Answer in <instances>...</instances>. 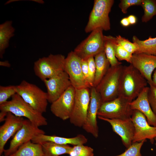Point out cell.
Masks as SVG:
<instances>
[{
    "label": "cell",
    "mask_w": 156,
    "mask_h": 156,
    "mask_svg": "<svg viewBox=\"0 0 156 156\" xmlns=\"http://www.w3.org/2000/svg\"><path fill=\"white\" fill-rule=\"evenodd\" d=\"M149 87H145L138 96L130 103L133 110H137L144 114L146 118L148 124L156 127V115L153 112L148 99Z\"/></svg>",
    "instance_id": "19"
},
{
    "label": "cell",
    "mask_w": 156,
    "mask_h": 156,
    "mask_svg": "<svg viewBox=\"0 0 156 156\" xmlns=\"http://www.w3.org/2000/svg\"><path fill=\"white\" fill-rule=\"evenodd\" d=\"M90 88L75 89V102L71 116L70 122L75 126L82 127L86 117L90 103Z\"/></svg>",
    "instance_id": "10"
},
{
    "label": "cell",
    "mask_w": 156,
    "mask_h": 156,
    "mask_svg": "<svg viewBox=\"0 0 156 156\" xmlns=\"http://www.w3.org/2000/svg\"><path fill=\"white\" fill-rule=\"evenodd\" d=\"M65 58L61 54H50L39 59L34 63L35 75L43 81L65 71Z\"/></svg>",
    "instance_id": "6"
},
{
    "label": "cell",
    "mask_w": 156,
    "mask_h": 156,
    "mask_svg": "<svg viewBox=\"0 0 156 156\" xmlns=\"http://www.w3.org/2000/svg\"><path fill=\"white\" fill-rule=\"evenodd\" d=\"M97 117L100 119L110 124L113 131L121 137L123 144L127 148L132 144L135 129L131 118L126 119H120Z\"/></svg>",
    "instance_id": "16"
},
{
    "label": "cell",
    "mask_w": 156,
    "mask_h": 156,
    "mask_svg": "<svg viewBox=\"0 0 156 156\" xmlns=\"http://www.w3.org/2000/svg\"><path fill=\"white\" fill-rule=\"evenodd\" d=\"M143 0H121L118 6L123 14L127 13L128 8L135 5H141Z\"/></svg>",
    "instance_id": "34"
},
{
    "label": "cell",
    "mask_w": 156,
    "mask_h": 156,
    "mask_svg": "<svg viewBox=\"0 0 156 156\" xmlns=\"http://www.w3.org/2000/svg\"><path fill=\"white\" fill-rule=\"evenodd\" d=\"M0 65L1 66L8 67L10 66V64L8 61H1Z\"/></svg>",
    "instance_id": "40"
},
{
    "label": "cell",
    "mask_w": 156,
    "mask_h": 156,
    "mask_svg": "<svg viewBox=\"0 0 156 156\" xmlns=\"http://www.w3.org/2000/svg\"><path fill=\"white\" fill-rule=\"evenodd\" d=\"M132 40L138 47V50L135 53H144L156 55V37L152 38L150 36L147 39L141 40L134 36Z\"/></svg>",
    "instance_id": "25"
},
{
    "label": "cell",
    "mask_w": 156,
    "mask_h": 156,
    "mask_svg": "<svg viewBox=\"0 0 156 156\" xmlns=\"http://www.w3.org/2000/svg\"><path fill=\"white\" fill-rule=\"evenodd\" d=\"M152 79L153 82V85L156 87V68L153 72L152 76Z\"/></svg>",
    "instance_id": "39"
},
{
    "label": "cell",
    "mask_w": 156,
    "mask_h": 156,
    "mask_svg": "<svg viewBox=\"0 0 156 156\" xmlns=\"http://www.w3.org/2000/svg\"><path fill=\"white\" fill-rule=\"evenodd\" d=\"M130 64L140 73L149 85H153L152 75L156 68V55L134 53L132 55Z\"/></svg>",
    "instance_id": "17"
},
{
    "label": "cell",
    "mask_w": 156,
    "mask_h": 156,
    "mask_svg": "<svg viewBox=\"0 0 156 156\" xmlns=\"http://www.w3.org/2000/svg\"><path fill=\"white\" fill-rule=\"evenodd\" d=\"M0 110L6 113L11 112L17 116L25 117L38 127L48 124L42 114L34 109L17 93L10 100L0 105Z\"/></svg>",
    "instance_id": "2"
},
{
    "label": "cell",
    "mask_w": 156,
    "mask_h": 156,
    "mask_svg": "<svg viewBox=\"0 0 156 156\" xmlns=\"http://www.w3.org/2000/svg\"><path fill=\"white\" fill-rule=\"evenodd\" d=\"M131 119L135 129L132 143L148 139L153 144L156 138V127L150 125L144 115L137 110H133Z\"/></svg>",
    "instance_id": "13"
},
{
    "label": "cell",
    "mask_w": 156,
    "mask_h": 156,
    "mask_svg": "<svg viewBox=\"0 0 156 156\" xmlns=\"http://www.w3.org/2000/svg\"><path fill=\"white\" fill-rule=\"evenodd\" d=\"M113 0H95L85 28L86 33L91 32L98 28L103 30L110 29L109 14L114 3Z\"/></svg>",
    "instance_id": "3"
},
{
    "label": "cell",
    "mask_w": 156,
    "mask_h": 156,
    "mask_svg": "<svg viewBox=\"0 0 156 156\" xmlns=\"http://www.w3.org/2000/svg\"><path fill=\"white\" fill-rule=\"evenodd\" d=\"M75 89L70 86L57 100L51 103V111L56 117L63 120L69 119L73 110Z\"/></svg>",
    "instance_id": "12"
},
{
    "label": "cell",
    "mask_w": 156,
    "mask_h": 156,
    "mask_svg": "<svg viewBox=\"0 0 156 156\" xmlns=\"http://www.w3.org/2000/svg\"><path fill=\"white\" fill-rule=\"evenodd\" d=\"M148 82L131 64L123 66L121 74L118 96L131 102L147 87Z\"/></svg>",
    "instance_id": "1"
},
{
    "label": "cell",
    "mask_w": 156,
    "mask_h": 156,
    "mask_svg": "<svg viewBox=\"0 0 156 156\" xmlns=\"http://www.w3.org/2000/svg\"><path fill=\"white\" fill-rule=\"evenodd\" d=\"M90 89V98L85 121L82 126L83 129L96 138L99 136V128L97 117L102 102L95 87Z\"/></svg>",
    "instance_id": "14"
},
{
    "label": "cell",
    "mask_w": 156,
    "mask_h": 156,
    "mask_svg": "<svg viewBox=\"0 0 156 156\" xmlns=\"http://www.w3.org/2000/svg\"><path fill=\"white\" fill-rule=\"evenodd\" d=\"M114 37L111 36H104V51L111 66L122 64L116 57L114 46Z\"/></svg>",
    "instance_id": "26"
},
{
    "label": "cell",
    "mask_w": 156,
    "mask_h": 156,
    "mask_svg": "<svg viewBox=\"0 0 156 156\" xmlns=\"http://www.w3.org/2000/svg\"><path fill=\"white\" fill-rule=\"evenodd\" d=\"M68 155L69 156H94V150L84 144L73 146Z\"/></svg>",
    "instance_id": "28"
},
{
    "label": "cell",
    "mask_w": 156,
    "mask_h": 156,
    "mask_svg": "<svg viewBox=\"0 0 156 156\" xmlns=\"http://www.w3.org/2000/svg\"><path fill=\"white\" fill-rule=\"evenodd\" d=\"M141 6L144 10L142 22L146 23L156 16V0H143Z\"/></svg>",
    "instance_id": "27"
},
{
    "label": "cell",
    "mask_w": 156,
    "mask_h": 156,
    "mask_svg": "<svg viewBox=\"0 0 156 156\" xmlns=\"http://www.w3.org/2000/svg\"><path fill=\"white\" fill-rule=\"evenodd\" d=\"M120 23L124 27H128L130 25V23L127 17L122 18L120 21Z\"/></svg>",
    "instance_id": "38"
},
{
    "label": "cell",
    "mask_w": 156,
    "mask_h": 156,
    "mask_svg": "<svg viewBox=\"0 0 156 156\" xmlns=\"http://www.w3.org/2000/svg\"><path fill=\"white\" fill-rule=\"evenodd\" d=\"M113 44L115 55L117 60L119 61L125 60L130 64L132 55L129 53L117 42L115 37Z\"/></svg>",
    "instance_id": "29"
},
{
    "label": "cell",
    "mask_w": 156,
    "mask_h": 156,
    "mask_svg": "<svg viewBox=\"0 0 156 156\" xmlns=\"http://www.w3.org/2000/svg\"><path fill=\"white\" fill-rule=\"evenodd\" d=\"M88 66V81L92 88L94 87V83L96 73V65L94 57H91L87 60Z\"/></svg>",
    "instance_id": "33"
},
{
    "label": "cell",
    "mask_w": 156,
    "mask_h": 156,
    "mask_svg": "<svg viewBox=\"0 0 156 156\" xmlns=\"http://www.w3.org/2000/svg\"><path fill=\"white\" fill-rule=\"evenodd\" d=\"M116 38L117 42L129 53L133 55L137 52L138 49L136 44L131 42L120 35L117 36Z\"/></svg>",
    "instance_id": "32"
},
{
    "label": "cell",
    "mask_w": 156,
    "mask_h": 156,
    "mask_svg": "<svg viewBox=\"0 0 156 156\" xmlns=\"http://www.w3.org/2000/svg\"><path fill=\"white\" fill-rule=\"evenodd\" d=\"M81 59L71 51L65 58L64 71L68 74L72 86L75 89L91 87L85 79L81 68Z\"/></svg>",
    "instance_id": "9"
},
{
    "label": "cell",
    "mask_w": 156,
    "mask_h": 156,
    "mask_svg": "<svg viewBox=\"0 0 156 156\" xmlns=\"http://www.w3.org/2000/svg\"><path fill=\"white\" fill-rule=\"evenodd\" d=\"M44 156H59L64 154H69L72 147L69 145L58 144L51 142L41 143Z\"/></svg>",
    "instance_id": "24"
},
{
    "label": "cell",
    "mask_w": 156,
    "mask_h": 156,
    "mask_svg": "<svg viewBox=\"0 0 156 156\" xmlns=\"http://www.w3.org/2000/svg\"><path fill=\"white\" fill-rule=\"evenodd\" d=\"M16 94V86H0V105L7 101V100Z\"/></svg>",
    "instance_id": "31"
},
{
    "label": "cell",
    "mask_w": 156,
    "mask_h": 156,
    "mask_svg": "<svg viewBox=\"0 0 156 156\" xmlns=\"http://www.w3.org/2000/svg\"><path fill=\"white\" fill-rule=\"evenodd\" d=\"M130 102L118 96L111 101L102 103L98 111L97 116L108 119H126L131 118L133 110Z\"/></svg>",
    "instance_id": "7"
},
{
    "label": "cell",
    "mask_w": 156,
    "mask_h": 156,
    "mask_svg": "<svg viewBox=\"0 0 156 156\" xmlns=\"http://www.w3.org/2000/svg\"><path fill=\"white\" fill-rule=\"evenodd\" d=\"M12 21H7L0 25V57L2 58L9 45L10 38L14 35L15 29Z\"/></svg>",
    "instance_id": "22"
},
{
    "label": "cell",
    "mask_w": 156,
    "mask_h": 156,
    "mask_svg": "<svg viewBox=\"0 0 156 156\" xmlns=\"http://www.w3.org/2000/svg\"><path fill=\"white\" fill-rule=\"evenodd\" d=\"M40 134H45V132L29 120L24 119L22 127L11 140L9 148L5 150L4 155L9 156L11 155L23 144L31 141L35 136Z\"/></svg>",
    "instance_id": "11"
},
{
    "label": "cell",
    "mask_w": 156,
    "mask_h": 156,
    "mask_svg": "<svg viewBox=\"0 0 156 156\" xmlns=\"http://www.w3.org/2000/svg\"><path fill=\"white\" fill-rule=\"evenodd\" d=\"M130 25L135 24L137 22L136 17L133 15H130L127 17Z\"/></svg>",
    "instance_id": "37"
},
{
    "label": "cell",
    "mask_w": 156,
    "mask_h": 156,
    "mask_svg": "<svg viewBox=\"0 0 156 156\" xmlns=\"http://www.w3.org/2000/svg\"><path fill=\"white\" fill-rule=\"evenodd\" d=\"M155 141H156V142L155 144V146H156V138H155Z\"/></svg>",
    "instance_id": "41"
},
{
    "label": "cell",
    "mask_w": 156,
    "mask_h": 156,
    "mask_svg": "<svg viewBox=\"0 0 156 156\" xmlns=\"http://www.w3.org/2000/svg\"><path fill=\"white\" fill-rule=\"evenodd\" d=\"M121 64L110 66L107 72L95 87L100 95L102 103L111 101L118 96Z\"/></svg>",
    "instance_id": "5"
},
{
    "label": "cell",
    "mask_w": 156,
    "mask_h": 156,
    "mask_svg": "<svg viewBox=\"0 0 156 156\" xmlns=\"http://www.w3.org/2000/svg\"><path fill=\"white\" fill-rule=\"evenodd\" d=\"M96 73L94 87H96L106 74L110 67L104 51L96 55L94 57Z\"/></svg>",
    "instance_id": "21"
},
{
    "label": "cell",
    "mask_w": 156,
    "mask_h": 156,
    "mask_svg": "<svg viewBox=\"0 0 156 156\" xmlns=\"http://www.w3.org/2000/svg\"><path fill=\"white\" fill-rule=\"evenodd\" d=\"M103 30L95 29L74 49L73 51L81 59L87 60L91 57L104 51V36Z\"/></svg>",
    "instance_id": "8"
},
{
    "label": "cell",
    "mask_w": 156,
    "mask_h": 156,
    "mask_svg": "<svg viewBox=\"0 0 156 156\" xmlns=\"http://www.w3.org/2000/svg\"><path fill=\"white\" fill-rule=\"evenodd\" d=\"M81 69L84 76L86 80L89 83L88 81V66L87 60L81 59Z\"/></svg>",
    "instance_id": "36"
},
{
    "label": "cell",
    "mask_w": 156,
    "mask_h": 156,
    "mask_svg": "<svg viewBox=\"0 0 156 156\" xmlns=\"http://www.w3.org/2000/svg\"><path fill=\"white\" fill-rule=\"evenodd\" d=\"M24 119L17 116L11 112H8L4 122L0 127V155L5 150L4 146L8 141L14 136L22 127Z\"/></svg>",
    "instance_id": "18"
},
{
    "label": "cell",
    "mask_w": 156,
    "mask_h": 156,
    "mask_svg": "<svg viewBox=\"0 0 156 156\" xmlns=\"http://www.w3.org/2000/svg\"><path fill=\"white\" fill-rule=\"evenodd\" d=\"M146 140L137 142L132 144L122 154L114 156H142L140 153L141 148Z\"/></svg>",
    "instance_id": "30"
},
{
    "label": "cell",
    "mask_w": 156,
    "mask_h": 156,
    "mask_svg": "<svg viewBox=\"0 0 156 156\" xmlns=\"http://www.w3.org/2000/svg\"><path fill=\"white\" fill-rule=\"evenodd\" d=\"M44 156L41 144L28 141L21 146L14 153L9 156Z\"/></svg>",
    "instance_id": "23"
},
{
    "label": "cell",
    "mask_w": 156,
    "mask_h": 156,
    "mask_svg": "<svg viewBox=\"0 0 156 156\" xmlns=\"http://www.w3.org/2000/svg\"><path fill=\"white\" fill-rule=\"evenodd\" d=\"M148 99L151 108L156 115V87L149 85Z\"/></svg>",
    "instance_id": "35"
},
{
    "label": "cell",
    "mask_w": 156,
    "mask_h": 156,
    "mask_svg": "<svg viewBox=\"0 0 156 156\" xmlns=\"http://www.w3.org/2000/svg\"><path fill=\"white\" fill-rule=\"evenodd\" d=\"M31 141L33 143L40 144L45 142H51L59 144H71L74 146L86 143L88 139L84 135L81 134H78L74 137L67 138L40 134L35 136Z\"/></svg>",
    "instance_id": "20"
},
{
    "label": "cell",
    "mask_w": 156,
    "mask_h": 156,
    "mask_svg": "<svg viewBox=\"0 0 156 156\" xmlns=\"http://www.w3.org/2000/svg\"><path fill=\"white\" fill-rule=\"evenodd\" d=\"M47 89L49 102L52 103L72 86L69 76L65 71L43 81Z\"/></svg>",
    "instance_id": "15"
},
{
    "label": "cell",
    "mask_w": 156,
    "mask_h": 156,
    "mask_svg": "<svg viewBox=\"0 0 156 156\" xmlns=\"http://www.w3.org/2000/svg\"><path fill=\"white\" fill-rule=\"evenodd\" d=\"M16 93L34 109L45 112L48 102L46 92L36 85L23 80L16 86Z\"/></svg>",
    "instance_id": "4"
}]
</instances>
